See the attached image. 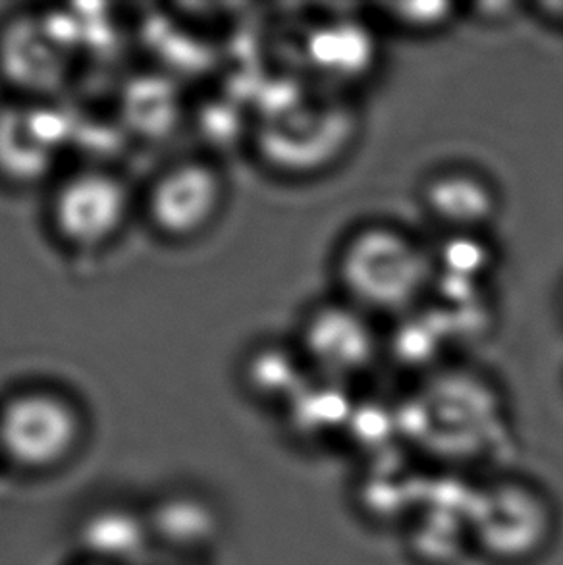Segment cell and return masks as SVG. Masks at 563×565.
<instances>
[{"label": "cell", "instance_id": "obj_10", "mask_svg": "<svg viewBox=\"0 0 563 565\" xmlns=\"http://www.w3.org/2000/svg\"><path fill=\"white\" fill-rule=\"evenodd\" d=\"M382 18L407 33L431 35L446 30L456 20V7L452 4H384L379 8Z\"/></svg>", "mask_w": 563, "mask_h": 565}, {"label": "cell", "instance_id": "obj_5", "mask_svg": "<svg viewBox=\"0 0 563 565\" xmlns=\"http://www.w3.org/2000/svg\"><path fill=\"white\" fill-rule=\"evenodd\" d=\"M130 209V190L123 178L108 170H82L54 191L51 222L72 249L97 252L123 234Z\"/></svg>", "mask_w": 563, "mask_h": 565}, {"label": "cell", "instance_id": "obj_9", "mask_svg": "<svg viewBox=\"0 0 563 565\" xmlns=\"http://www.w3.org/2000/svg\"><path fill=\"white\" fill-rule=\"evenodd\" d=\"M371 38L355 23H336L317 31L309 41V58L322 76L355 79L371 66Z\"/></svg>", "mask_w": 563, "mask_h": 565}, {"label": "cell", "instance_id": "obj_2", "mask_svg": "<svg viewBox=\"0 0 563 565\" xmlns=\"http://www.w3.org/2000/svg\"><path fill=\"white\" fill-rule=\"evenodd\" d=\"M84 436V413L59 390H20L0 405V463L20 473H54L68 466Z\"/></svg>", "mask_w": 563, "mask_h": 565}, {"label": "cell", "instance_id": "obj_3", "mask_svg": "<svg viewBox=\"0 0 563 565\" xmlns=\"http://www.w3.org/2000/svg\"><path fill=\"white\" fill-rule=\"evenodd\" d=\"M359 134V115L340 95H301L273 113L263 151L288 177H317L342 161Z\"/></svg>", "mask_w": 563, "mask_h": 565}, {"label": "cell", "instance_id": "obj_4", "mask_svg": "<svg viewBox=\"0 0 563 565\" xmlns=\"http://www.w3.org/2000/svg\"><path fill=\"white\" fill-rule=\"evenodd\" d=\"M296 344L312 376L338 384L365 375L384 358V337L376 319L342 298L312 307L299 327Z\"/></svg>", "mask_w": 563, "mask_h": 565}, {"label": "cell", "instance_id": "obj_6", "mask_svg": "<svg viewBox=\"0 0 563 565\" xmlns=\"http://www.w3.org/2000/svg\"><path fill=\"white\" fill-rule=\"evenodd\" d=\"M226 201L221 172L205 161H185L164 170L147 195L152 226L170 239H193L211 228Z\"/></svg>", "mask_w": 563, "mask_h": 565}, {"label": "cell", "instance_id": "obj_1", "mask_svg": "<svg viewBox=\"0 0 563 565\" xmlns=\"http://www.w3.org/2000/svg\"><path fill=\"white\" fill-rule=\"evenodd\" d=\"M334 275L340 298L373 319L396 321L433 296L434 247L397 224L367 222L343 237Z\"/></svg>", "mask_w": 563, "mask_h": 565}, {"label": "cell", "instance_id": "obj_11", "mask_svg": "<svg viewBox=\"0 0 563 565\" xmlns=\"http://www.w3.org/2000/svg\"><path fill=\"white\" fill-rule=\"evenodd\" d=\"M562 301H563V294H562Z\"/></svg>", "mask_w": 563, "mask_h": 565}, {"label": "cell", "instance_id": "obj_7", "mask_svg": "<svg viewBox=\"0 0 563 565\" xmlns=\"http://www.w3.org/2000/svg\"><path fill=\"white\" fill-rule=\"evenodd\" d=\"M421 206L442 236L487 234L500 214V191L471 167H444L421 185Z\"/></svg>", "mask_w": 563, "mask_h": 565}, {"label": "cell", "instance_id": "obj_8", "mask_svg": "<svg viewBox=\"0 0 563 565\" xmlns=\"http://www.w3.org/2000/svg\"><path fill=\"white\" fill-rule=\"evenodd\" d=\"M311 379V369L296 342H263L244 361V382L255 396L294 399Z\"/></svg>", "mask_w": 563, "mask_h": 565}]
</instances>
